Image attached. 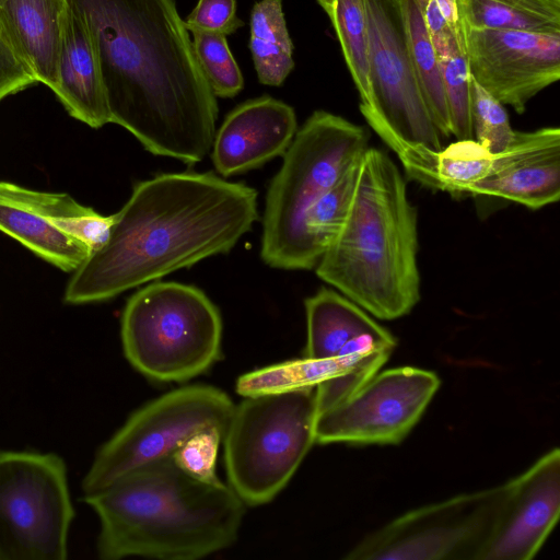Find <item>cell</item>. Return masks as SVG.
<instances>
[{
  "instance_id": "1",
  "label": "cell",
  "mask_w": 560,
  "mask_h": 560,
  "mask_svg": "<svg viewBox=\"0 0 560 560\" xmlns=\"http://www.w3.org/2000/svg\"><path fill=\"white\" fill-rule=\"evenodd\" d=\"M72 1L94 43L110 122L154 155L200 162L219 109L175 0Z\"/></svg>"
},
{
  "instance_id": "2",
  "label": "cell",
  "mask_w": 560,
  "mask_h": 560,
  "mask_svg": "<svg viewBox=\"0 0 560 560\" xmlns=\"http://www.w3.org/2000/svg\"><path fill=\"white\" fill-rule=\"evenodd\" d=\"M102 247L75 270L65 301L109 300L230 252L258 219L257 191L212 173H167L138 183Z\"/></svg>"
},
{
  "instance_id": "3",
  "label": "cell",
  "mask_w": 560,
  "mask_h": 560,
  "mask_svg": "<svg viewBox=\"0 0 560 560\" xmlns=\"http://www.w3.org/2000/svg\"><path fill=\"white\" fill-rule=\"evenodd\" d=\"M84 501L100 518L103 560L202 559L237 540L245 514L229 485L190 472L174 458L137 469Z\"/></svg>"
},
{
  "instance_id": "4",
  "label": "cell",
  "mask_w": 560,
  "mask_h": 560,
  "mask_svg": "<svg viewBox=\"0 0 560 560\" xmlns=\"http://www.w3.org/2000/svg\"><path fill=\"white\" fill-rule=\"evenodd\" d=\"M418 212L390 156L368 148L348 217L316 275L378 319H397L420 300Z\"/></svg>"
},
{
  "instance_id": "5",
  "label": "cell",
  "mask_w": 560,
  "mask_h": 560,
  "mask_svg": "<svg viewBox=\"0 0 560 560\" xmlns=\"http://www.w3.org/2000/svg\"><path fill=\"white\" fill-rule=\"evenodd\" d=\"M368 130L326 110L314 112L296 130L272 178L262 219L260 255L270 267H316L305 229L307 209L362 158Z\"/></svg>"
},
{
  "instance_id": "6",
  "label": "cell",
  "mask_w": 560,
  "mask_h": 560,
  "mask_svg": "<svg viewBox=\"0 0 560 560\" xmlns=\"http://www.w3.org/2000/svg\"><path fill=\"white\" fill-rule=\"evenodd\" d=\"M120 335L125 357L139 373L158 382L183 383L219 360L222 319L200 289L153 282L127 301Z\"/></svg>"
},
{
  "instance_id": "7",
  "label": "cell",
  "mask_w": 560,
  "mask_h": 560,
  "mask_svg": "<svg viewBox=\"0 0 560 560\" xmlns=\"http://www.w3.org/2000/svg\"><path fill=\"white\" fill-rule=\"evenodd\" d=\"M315 387L246 396L222 443L228 485L245 505L272 501L315 443Z\"/></svg>"
},
{
  "instance_id": "8",
  "label": "cell",
  "mask_w": 560,
  "mask_h": 560,
  "mask_svg": "<svg viewBox=\"0 0 560 560\" xmlns=\"http://www.w3.org/2000/svg\"><path fill=\"white\" fill-rule=\"evenodd\" d=\"M234 406L225 392L210 385L184 386L149 401L97 451L82 481L84 495L144 466L174 458L199 435L224 436Z\"/></svg>"
},
{
  "instance_id": "9",
  "label": "cell",
  "mask_w": 560,
  "mask_h": 560,
  "mask_svg": "<svg viewBox=\"0 0 560 560\" xmlns=\"http://www.w3.org/2000/svg\"><path fill=\"white\" fill-rule=\"evenodd\" d=\"M73 516L61 457L0 452V560H65Z\"/></svg>"
},
{
  "instance_id": "10",
  "label": "cell",
  "mask_w": 560,
  "mask_h": 560,
  "mask_svg": "<svg viewBox=\"0 0 560 560\" xmlns=\"http://www.w3.org/2000/svg\"><path fill=\"white\" fill-rule=\"evenodd\" d=\"M505 483L424 505L366 535L351 560H477L499 512Z\"/></svg>"
},
{
  "instance_id": "11",
  "label": "cell",
  "mask_w": 560,
  "mask_h": 560,
  "mask_svg": "<svg viewBox=\"0 0 560 560\" xmlns=\"http://www.w3.org/2000/svg\"><path fill=\"white\" fill-rule=\"evenodd\" d=\"M369 43L368 105L360 110L372 127L432 150L442 149L416 77L406 23L405 0H364Z\"/></svg>"
},
{
  "instance_id": "12",
  "label": "cell",
  "mask_w": 560,
  "mask_h": 560,
  "mask_svg": "<svg viewBox=\"0 0 560 560\" xmlns=\"http://www.w3.org/2000/svg\"><path fill=\"white\" fill-rule=\"evenodd\" d=\"M439 387L432 371L399 366L377 372L354 394L317 413L315 443L398 444Z\"/></svg>"
},
{
  "instance_id": "13",
  "label": "cell",
  "mask_w": 560,
  "mask_h": 560,
  "mask_svg": "<svg viewBox=\"0 0 560 560\" xmlns=\"http://www.w3.org/2000/svg\"><path fill=\"white\" fill-rule=\"evenodd\" d=\"M469 72L485 91L522 114L560 79V33L463 25Z\"/></svg>"
},
{
  "instance_id": "14",
  "label": "cell",
  "mask_w": 560,
  "mask_h": 560,
  "mask_svg": "<svg viewBox=\"0 0 560 560\" xmlns=\"http://www.w3.org/2000/svg\"><path fill=\"white\" fill-rule=\"evenodd\" d=\"M560 514V452L553 448L505 482V492L477 560H530Z\"/></svg>"
},
{
  "instance_id": "15",
  "label": "cell",
  "mask_w": 560,
  "mask_h": 560,
  "mask_svg": "<svg viewBox=\"0 0 560 560\" xmlns=\"http://www.w3.org/2000/svg\"><path fill=\"white\" fill-rule=\"evenodd\" d=\"M470 194L497 197L532 210L560 197V129L515 131L512 142L494 154L491 172Z\"/></svg>"
},
{
  "instance_id": "16",
  "label": "cell",
  "mask_w": 560,
  "mask_h": 560,
  "mask_svg": "<svg viewBox=\"0 0 560 560\" xmlns=\"http://www.w3.org/2000/svg\"><path fill=\"white\" fill-rule=\"evenodd\" d=\"M296 128L290 105L268 95L248 100L230 112L215 131L213 165L224 177L257 168L285 152Z\"/></svg>"
},
{
  "instance_id": "17",
  "label": "cell",
  "mask_w": 560,
  "mask_h": 560,
  "mask_svg": "<svg viewBox=\"0 0 560 560\" xmlns=\"http://www.w3.org/2000/svg\"><path fill=\"white\" fill-rule=\"evenodd\" d=\"M74 199L0 182V231L65 271H75L92 254L82 242L60 230L55 217Z\"/></svg>"
},
{
  "instance_id": "18",
  "label": "cell",
  "mask_w": 560,
  "mask_h": 560,
  "mask_svg": "<svg viewBox=\"0 0 560 560\" xmlns=\"http://www.w3.org/2000/svg\"><path fill=\"white\" fill-rule=\"evenodd\" d=\"M68 113L92 128L110 122L105 88L85 19L72 0L63 25L55 92Z\"/></svg>"
},
{
  "instance_id": "19",
  "label": "cell",
  "mask_w": 560,
  "mask_h": 560,
  "mask_svg": "<svg viewBox=\"0 0 560 560\" xmlns=\"http://www.w3.org/2000/svg\"><path fill=\"white\" fill-rule=\"evenodd\" d=\"M372 129L397 154L411 178L433 189L470 192L493 166L494 154L475 139H456L446 148L432 150L408 143L384 127Z\"/></svg>"
},
{
  "instance_id": "20",
  "label": "cell",
  "mask_w": 560,
  "mask_h": 560,
  "mask_svg": "<svg viewBox=\"0 0 560 560\" xmlns=\"http://www.w3.org/2000/svg\"><path fill=\"white\" fill-rule=\"evenodd\" d=\"M68 0H8L0 19L37 82L54 93Z\"/></svg>"
},
{
  "instance_id": "21",
  "label": "cell",
  "mask_w": 560,
  "mask_h": 560,
  "mask_svg": "<svg viewBox=\"0 0 560 560\" xmlns=\"http://www.w3.org/2000/svg\"><path fill=\"white\" fill-rule=\"evenodd\" d=\"M304 306L306 315L304 357L307 359H335L353 338L383 327L358 304L328 288H322L307 298Z\"/></svg>"
},
{
  "instance_id": "22",
  "label": "cell",
  "mask_w": 560,
  "mask_h": 560,
  "mask_svg": "<svg viewBox=\"0 0 560 560\" xmlns=\"http://www.w3.org/2000/svg\"><path fill=\"white\" fill-rule=\"evenodd\" d=\"M249 49L258 81L280 86L294 68L293 43L281 0H260L250 12Z\"/></svg>"
},
{
  "instance_id": "23",
  "label": "cell",
  "mask_w": 560,
  "mask_h": 560,
  "mask_svg": "<svg viewBox=\"0 0 560 560\" xmlns=\"http://www.w3.org/2000/svg\"><path fill=\"white\" fill-rule=\"evenodd\" d=\"M464 26L560 33V0H456Z\"/></svg>"
},
{
  "instance_id": "24",
  "label": "cell",
  "mask_w": 560,
  "mask_h": 560,
  "mask_svg": "<svg viewBox=\"0 0 560 560\" xmlns=\"http://www.w3.org/2000/svg\"><path fill=\"white\" fill-rule=\"evenodd\" d=\"M440 65L446 96L451 136L474 139L471 84L462 20L431 39Z\"/></svg>"
},
{
  "instance_id": "25",
  "label": "cell",
  "mask_w": 560,
  "mask_h": 560,
  "mask_svg": "<svg viewBox=\"0 0 560 560\" xmlns=\"http://www.w3.org/2000/svg\"><path fill=\"white\" fill-rule=\"evenodd\" d=\"M409 47L418 84L430 116L442 137L451 136V122L440 65L416 0H405Z\"/></svg>"
},
{
  "instance_id": "26",
  "label": "cell",
  "mask_w": 560,
  "mask_h": 560,
  "mask_svg": "<svg viewBox=\"0 0 560 560\" xmlns=\"http://www.w3.org/2000/svg\"><path fill=\"white\" fill-rule=\"evenodd\" d=\"M327 14L360 96V105H368L369 43L364 0H316Z\"/></svg>"
},
{
  "instance_id": "27",
  "label": "cell",
  "mask_w": 560,
  "mask_h": 560,
  "mask_svg": "<svg viewBox=\"0 0 560 560\" xmlns=\"http://www.w3.org/2000/svg\"><path fill=\"white\" fill-rule=\"evenodd\" d=\"M361 161L362 158L305 212L304 229L311 254L316 262L335 240L348 217L359 180Z\"/></svg>"
},
{
  "instance_id": "28",
  "label": "cell",
  "mask_w": 560,
  "mask_h": 560,
  "mask_svg": "<svg viewBox=\"0 0 560 560\" xmlns=\"http://www.w3.org/2000/svg\"><path fill=\"white\" fill-rule=\"evenodd\" d=\"M200 69L215 97L230 98L244 88L243 74L229 48L226 36L188 30Z\"/></svg>"
},
{
  "instance_id": "29",
  "label": "cell",
  "mask_w": 560,
  "mask_h": 560,
  "mask_svg": "<svg viewBox=\"0 0 560 560\" xmlns=\"http://www.w3.org/2000/svg\"><path fill=\"white\" fill-rule=\"evenodd\" d=\"M471 118L474 139L491 153L503 151L512 142L515 131L511 127L504 105L485 91L474 79Z\"/></svg>"
},
{
  "instance_id": "30",
  "label": "cell",
  "mask_w": 560,
  "mask_h": 560,
  "mask_svg": "<svg viewBox=\"0 0 560 560\" xmlns=\"http://www.w3.org/2000/svg\"><path fill=\"white\" fill-rule=\"evenodd\" d=\"M187 30L218 33L224 36L244 25L236 15L235 0H199L184 20Z\"/></svg>"
},
{
  "instance_id": "31",
  "label": "cell",
  "mask_w": 560,
  "mask_h": 560,
  "mask_svg": "<svg viewBox=\"0 0 560 560\" xmlns=\"http://www.w3.org/2000/svg\"><path fill=\"white\" fill-rule=\"evenodd\" d=\"M37 82L0 19V101Z\"/></svg>"
},
{
  "instance_id": "32",
  "label": "cell",
  "mask_w": 560,
  "mask_h": 560,
  "mask_svg": "<svg viewBox=\"0 0 560 560\" xmlns=\"http://www.w3.org/2000/svg\"><path fill=\"white\" fill-rule=\"evenodd\" d=\"M424 24L431 39L441 35L448 27L444 18L442 16L435 0H431L422 12Z\"/></svg>"
},
{
  "instance_id": "33",
  "label": "cell",
  "mask_w": 560,
  "mask_h": 560,
  "mask_svg": "<svg viewBox=\"0 0 560 560\" xmlns=\"http://www.w3.org/2000/svg\"><path fill=\"white\" fill-rule=\"evenodd\" d=\"M436 5L448 26H455L460 21L456 0H435Z\"/></svg>"
},
{
  "instance_id": "34",
  "label": "cell",
  "mask_w": 560,
  "mask_h": 560,
  "mask_svg": "<svg viewBox=\"0 0 560 560\" xmlns=\"http://www.w3.org/2000/svg\"><path fill=\"white\" fill-rule=\"evenodd\" d=\"M417 3L419 4L420 7V10L423 12L425 7L428 5V3L431 1V0H416Z\"/></svg>"
},
{
  "instance_id": "35",
  "label": "cell",
  "mask_w": 560,
  "mask_h": 560,
  "mask_svg": "<svg viewBox=\"0 0 560 560\" xmlns=\"http://www.w3.org/2000/svg\"><path fill=\"white\" fill-rule=\"evenodd\" d=\"M8 0H0V5L7 2Z\"/></svg>"
}]
</instances>
